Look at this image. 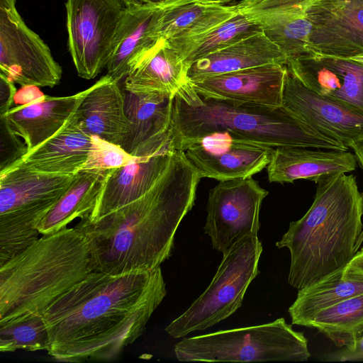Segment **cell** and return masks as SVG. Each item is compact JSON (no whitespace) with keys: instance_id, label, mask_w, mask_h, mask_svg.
Masks as SVG:
<instances>
[{"instance_id":"cell-35","label":"cell","mask_w":363,"mask_h":363,"mask_svg":"<svg viewBox=\"0 0 363 363\" xmlns=\"http://www.w3.org/2000/svg\"><path fill=\"white\" fill-rule=\"evenodd\" d=\"M14 84L8 77L0 73V116L6 114L12 108L17 92Z\"/></svg>"},{"instance_id":"cell-19","label":"cell","mask_w":363,"mask_h":363,"mask_svg":"<svg viewBox=\"0 0 363 363\" xmlns=\"http://www.w3.org/2000/svg\"><path fill=\"white\" fill-rule=\"evenodd\" d=\"M354 154L349 151L296 146L274 147L267 166L269 182L292 183L308 179L316 183L357 167Z\"/></svg>"},{"instance_id":"cell-5","label":"cell","mask_w":363,"mask_h":363,"mask_svg":"<svg viewBox=\"0 0 363 363\" xmlns=\"http://www.w3.org/2000/svg\"><path fill=\"white\" fill-rule=\"evenodd\" d=\"M85 234L77 227L42 235L0 265V324L45 311L93 272Z\"/></svg>"},{"instance_id":"cell-38","label":"cell","mask_w":363,"mask_h":363,"mask_svg":"<svg viewBox=\"0 0 363 363\" xmlns=\"http://www.w3.org/2000/svg\"><path fill=\"white\" fill-rule=\"evenodd\" d=\"M342 277L363 280V247L344 269Z\"/></svg>"},{"instance_id":"cell-31","label":"cell","mask_w":363,"mask_h":363,"mask_svg":"<svg viewBox=\"0 0 363 363\" xmlns=\"http://www.w3.org/2000/svg\"><path fill=\"white\" fill-rule=\"evenodd\" d=\"M305 327L318 330L343 350H354L363 332V293L320 311Z\"/></svg>"},{"instance_id":"cell-10","label":"cell","mask_w":363,"mask_h":363,"mask_svg":"<svg viewBox=\"0 0 363 363\" xmlns=\"http://www.w3.org/2000/svg\"><path fill=\"white\" fill-rule=\"evenodd\" d=\"M0 73L21 86L54 87L62 68L20 15L16 0H0Z\"/></svg>"},{"instance_id":"cell-33","label":"cell","mask_w":363,"mask_h":363,"mask_svg":"<svg viewBox=\"0 0 363 363\" xmlns=\"http://www.w3.org/2000/svg\"><path fill=\"white\" fill-rule=\"evenodd\" d=\"M137 157L128 153L120 145L92 135L91 147L81 169H111L125 165Z\"/></svg>"},{"instance_id":"cell-39","label":"cell","mask_w":363,"mask_h":363,"mask_svg":"<svg viewBox=\"0 0 363 363\" xmlns=\"http://www.w3.org/2000/svg\"><path fill=\"white\" fill-rule=\"evenodd\" d=\"M350 148L354 151L357 162L363 171V138L354 142Z\"/></svg>"},{"instance_id":"cell-8","label":"cell","mask_w":363,"mask_h":363,"mask_svg":"<svg viewBox=\"0 0 363 363\" xmlns=\"http://www.w3.org/2000/svg\"><path fill=\"white\" fill-rule=\"evenodd\" d=\"M262 250L258 236L250 235L223 254L208 286L165 331L174 338L184 337L229 318L241 307L249 285L259 274Z\"/></svg>"},{"instance_id":"cell-17","label":"cell","mask_w":363,"mask_h":363,"mask_svg":"<svg viewBox=\"0 0 363 363\" xmlns=\"http://www.w3.org/2000/svg\"><path fill=\"white\" fill-rule=\"evenodd\" d=\"M288 70L314 93L363 110V65L342 58L291 60Z\"/></svg>"},{"instance_id":"cell-40","label":"cell","mask_w":363,"mask_h":363,"mask_svg":"<svg viewBox=\"0 0 363 363\" xmlns=\"http://www.w3.org/2000/svg\"><path fill=\"white\" fill-rule=\"evenodd\" d=\"M167 0H127L128 3H141V4H157L164 2Z\"/></svg>"},{"instance_id":"cell-23","label":"cell","mask_w":363,"mask_h":363,"mask_svg":"<svg viewBox=\"0 0 363 363\" xmlns=\"http://www.w3.org/2000/svg\"><path fill=\"white\" fill-rule=\"evenodd\" d=\"M91 145L92 135L74 113L56 133L27 152L21 162L42 172L74 174L85 163Z\"/></svg>"},{"instance_id":"cell-42","label":"cell","mask_w":363,"mask_h":363,"mask_svg":"<svg viewBox=\"0 0 363 363\" xmlns=\"http://www.w3.org/2000/svg\"><path fill=\"white\" fill-rule=\"evenodd\" d=\"M362 240H363V232H362Z\"/></svg>"},{"instance_id":"cell-11","label":"cell","mask_w":363,"mask_h":363,"mask_svg":"<svg viewBox=\"0 0 363 363\" xmlns=\"http://www.w3.org/2000/svg\"><path fill=\"white\" fill-rule=\"evenodd\" d=\"M268 191L252 177L220 181L211 189L204 232L223 254L260 228L259 212Z\"/></svg>"},{"instance_id":"cell-34","label":"cell","mask_w":363,"mask_h":363,"mask_svg":"<svg viewBox=\"0 0 363 363\" xmlns=\"http://www.w3.org/2000/svg\"><path fill=\"white\" fill-rule=\"evenodd\" d=\"M20 138L6 116H0V172L21 161L27 154V145Z\"/></svg>"},{"instance_id":"cell-20","label":"cell","mask_w":363,"mask_h":363,"mask_svg":"<svg viewBox=\"0 0 363 363\" xmlns=\"http://www.w3.org/2000/svg\"><path fill=\"white\" fill-rule=\"evenodd\" d=\"M188 68L167 40L160 38L132 62L124 78V90L174 97L189 84Z\"/></svg>"},{"instance_id":"cell-1","label":"cell","mask_w":363,"mask_h":363,"mask_svg":"<svg viewBox=\"0 0 363 363\" xmlns=\"http://www.w3.org/2000/svg\"><path fill=\"white\" fill-rule=\"evenodd\" d=\"M166 294L160 267L121 274L93 271L43 313L47 352L64 362L113 359L143 334Z\"/></svg>"},{"instance_id":"cell-9","label":"cell","mask_w":363,"mask_h":363,"mask_svg":"<svg viewBox=\"0 0 363 363\" xmlns=\"http://www.w3.org/2000/svg\"><path fill=\"white\" fill-rule=\"evenodd\" d=\"M127 0H66L68 50L77 74L95 78L106 68Z\"/></svg>"},{"instance_id":"cell-32","label":"cell","mask_w":363,"mask_h":363,"mask_svg":"<svg viewBox=\"0 0 363 363\" xmlns=\"http://www.w3.org/2000/svg\"><path fill=\"white\" fill-rule=\"evenodd\" d=\"M49 337L43 317L36 316L0 324V351L48 350Z\"/></svg>"},{"instance_id":"cell-4","label":"cell","mask_w":363,"mask_h":363,"mask_svg":"<svg viewBox=\"0 0 363 363\" xmlns=\"http://www.w3.org/2000/svg\"><path fill=\"white\" fill-rule=\"evenodd\" d=\"M170 130L176 150L184 151L199 139L227 132L245 142L345 150L342 143L313 129L283 106L279 107L202 96L190 82L174 97Z\"/></svg>"},{"instance_id":"cell-25","label":"cell","mask_w":363,"mask_h":363,"mask_svg":"<svg viewBox=\"0 0 363 363\" xmlns=\"http://www.w3.org/2000/svg\"><path fill=\"white\" fill-rule=\"evenodd\" d=\"M287 62L278 47L262 32L198 60L189 67L187 75L189 81H196L267 64Z\"/></svg>"},{"instance_id":"cell-14","label":"cell","mask_w":363,"mask_h":363,"mask_svg":"<svg viewBox=\"0 0 363 363\" xmlns=\"http://www.w3.org/2000/svg\"><path fill=\"white\" fill-rule=\"evenodd\" d=\"M286 73V65L274 63L189 82L204 97L279 107Z\"/></svg>"},{"instance_id":"cell-6","label":"cell","mask_w":363,"mask_h":363,"mask_svg":"<svg viewBox=\"0 0 363 363\" xmlns=\"http://www.w3.org/2000/svg\"><path fill=\"white\" fill-rule=\"evenodd\" d=\"M75 177L36 171L21 160L0 172V265L39 238L38 224Z\"/></svg>"},{"instance_id":"cell-3","label":"cell","mask_w":363,"mask_h":363,"mask_svg":"<svg viewBox=\"0 0 363 363\" xmlns=\"http://www.w3.org/2000/svg\"><path fill=\"white\" fill-rule=\"evenodd\" d=\"M317 184L308 211L276 243L289 250L288 283L298 290L343 272L363 242V195L354 175Z\"/></svg>"},{"instance_id":"cell-36","label":"cell","mask_w":363,"mask_h":363,"mask_svg":"<svg viewBox=\"0 0 363 363\" xmlns=\"http://www.w3.org/2000/svg\"><path fill=\"white\" fill-rule=\"evenodd\" d=\"M48 95H45L38 86L33 85L22 86V88L17 91L14 102L18 106L27 105L44 99Z\"/></svg>"},{"instance_id":"cell-7","label":"cell","mask_w":363,"mask_h":363,"mask_svg":"<svg viewBox=\"0 0 363 363\" xmlns=\"http://www.w3.org/2000/svg\"><path fill=\"white\" fill-rule=\"evenodd\" d=\"M180 362H306L308 340L284 318L260 325L184 337L174 345Z\"/></svg>"},{"instance_id":"cell-22","label":"cell","mask_w":363,"mask_h":363,"mask_svg":"<svg viewBox=\"0 0 363 363\" xmlns=\"http://www.w3.org/2000/svg\"><path fill=\"white\" fill-rule=\"evenodd\" d=\"M174 1L128 3L106 68L108 75L118 82L125 77L135 59L159 39L155 35L156 23L162 11Z\"/></svg>"},{"instance_id":"cell-12","label":"cell","mask_w":363,"mask_h":363,"mask_svg":"<svg viewBox=\"0 0 363 363\" xmlns=\"http://www.w3.org/2000/svg\"><path fill=\"white\" fill-rule=\"evenodd\" d=\"M274 147L240 140L227 132L206 135L184 152L201 178L219 182L252 177L267 167Z\"/></svg>"},{"instance_id":"cell-41","label":"cell","mask_w":363,"mask_h":363,"mask_svg":"<svg viewBox=\"0 0 363 363\" xmlns=\"http://www.w3.org/2000/svg\"><path fill=\"white\" fill-rule=\"evenodd\" d=\"M347 60L357 62L363 65V53H361L354 57H349Z\"/></svg>"},{"instance_id":"cell-28","label":"cell","mask_w":363,"mask_h":363,"mask_svg":"<svg viewBox=\"0 0 363 363\" xmlns=\"http://www.w3.org/2000/svg\"><path fill=\"white\" fill-rule=\"evenodd\" d=\"M262 32L259 23L238 11L230 18L203 33L167 41L189 67L199 59Z\"/></svg>"},{"instance_id":"cell-18","label":"cell","mask_w":363,"mask_h":363,"mask_svg":"<svg viewBox=\"0 0 363 363\" xmlns=\"http://www.w3.org/2000/svg\"><path fill=\"white\" fill-rule=\"evenodd\" d=\"M175 150L168 148L111 169L95 207L81 220H95L144 196L164 173Z\"/></svg>"},{"instance_id":"cell-21","label":"cell","mask_w":363,"mask_h":363,"mask_svg":"<svg viewBox=\"0 0 363 363\" xmlns=\"http://www.w3.org/2000/svg\"><path fill=\"white\" fill-rule=\"evenodd\" d=\"M74 114L89 134L121 147L129 132L125 94L107 74L89 87Z\"/></svg>"},{"instance_id":"cell-13","label":"cell","mask_w":363,"mask_h":363,"mask_svg":"<svg viewBox=\"0 0 363 363\" xmlns=\"http://www.w3.org/2000/svg\"><path fill=\"white\" fill-rule=\"evenodd\" d=\"M282 106L315 130L349 149L354 142L363 138L362 109L314 93L288 69Z\"/></svg>"},{"instance_id":"cell-16","label":"cell","mask_w":363,"mask_h":363,"mask_svg":"<svg viewBox=\"0 0 363 363\" xmlns=\"http://www.w3.org/2000/svg\"><path fill=\"white\" fill-rule=\"evenodd\" d=\"M124 94L129 132L121 147L138 157L175 148L170 130L174 97L128 91Z\"/></svg>"},{"instance_id":"cell-30","label":"cell","mask_w":363,"mask_h":363,"mask_svg":"<svg viewBox=\"0 0 363 363\" xmlns=\"http://www.w3.org/2000/svg\"><path fill=\"white\" fill-rule=\"evenodd\" d=\"M328 0H241L240 12L259 23L289 24L311 36L316 16Z\"/></svg>"},{"instance_id":"cell-37","label":"cell","mask_w":363,"mask_h":363,"mask_svg":"<svg viewBox=\"0 0 363 363\" xmlns=\"http://www.w3.org/2000/svg\"><path fill=\"white\" fill-rule=\"evenodd\" d=\"M330 361H363V332L357 339L354 350L347 352L342 350L328 357Z\"/></svg>"},{"instance_id":"cell-15","label":"cell","mask_w":363,"mask_h":363,"mask_svg":"<svg viewBox=\"0 0 363 363\" xmlns=\"http://www.w3.org/2000/svg\"><path fill=\"white\" fill-rule=\"evenodd\" d=\"M311 57L347 59L363 53V0H328L308 46Z\"/></svg>"},{"instance_id":"cell-29","label":"cell","mask_w":363,"mask_h":363,"mask_svg":"<svg viewBox=\"0 0 363 363\" xmlns=\"http://www.w3.org/2000/svg\"><path fill=\"white\" fill-rule=\"evenodd\" d=\"M342 272L298 290L288 310L292 325L306 326L320 311L363 293V280L343 277Z\"/></svg>"},{"instance_id":"cell-24","label":"cell","mask_w":363,"mask_h":363,"mask_svg":"<svg viewBox=\"0 0 363 363\" xmlns=\"http://www.w3.org/2000/svg\"><path fill=\"white\" fill-rule=\"evenodd\" d=\"M89 88L67 96L44 99L12 108L4 116L11 128L28 147L33 150L56 133L75 112Z\"/></svg>"},{"instance_id":"cell-26","label":"cell","mask_w":363,"mask_h":363,"mask_svg":"<svg viewBox=\"0 0 363 363\" xmlns=\"http://www.w3.org/2000/svg\"><path fill=\"white\" fill-rule=\"evenodd\" d=\"M238 12L237 4L225 0H174L160 15L157 38H190L218 26Z\"/></svg>"},{"instance_id":"cell-2","label":"cell","mask_w":363,"mask_h":363,"mask_svg":"<svg viewBox=\"0 0 363 363\" xmlns=\"http://www.w3.org/2000/svg\"><path fill=\"white\" fill-rule=\"evenodd\" d=\"M197 169L176 150L166 171L144 196L93 221L75 226L86 236L94 271L152 270L172 255L176 231L191 210Z\"/></svg>"},{"instance_id":"cell-27","label":"cell","mask_w":363,"mask_h":363,"mask_svg":"<svg viewBox=\"0 0 363 363\" xmlns=\"http://www.w3.org/2000/svg\"><path fill=\"white\" fill-rule=\"evenodd\" d=\"M111 169H81L68 190L38 226L41 235L67 228L77 218H86L95 207Z\"/></svg>"}]
</instances>
